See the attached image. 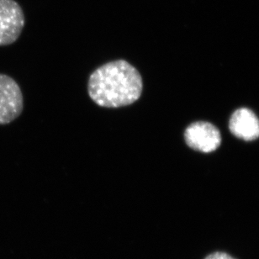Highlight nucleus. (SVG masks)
I'll return each instance as SVG.
<instances>
[{
	"label": "nucleus",
	"mask_w": 259,
	"mask_h": 259,
	"mask_svg": "<svg viewBox=\"0 0 259 259\" xmlns=\"http://www.w3.org/2000/svg\"><path fill=\"white\" fill-rule=\"evenodd\" d=\"M205 259H235L225 252H217L209 255Z\"/></svg>",
	"instance_id": "6"
},
{
	"label": "nucleus",
	"mask_w": 259,
	"mask_h": 259,
	"mask_svg": "<svg viewBox=\"0 0 259 259\" xmlns=\"http://www.w3.org/2000/svg\"><path fill=\"white\" fill-rule=\"evenodd\" d=\"M25 26V15L15 0H0V47L11 45Z\"/></svg>",
	"instance_id": "2"
},
{
	"label": "nucleus",
	"mask_w": 259,
	"mask_h": 259,
	"mask_svg": "<svg viewBox=\"0 0 259 259\" xmlns=\"http://www.w3.org/2000/svg\"><path fill=\"white\" fill-rule=\"evenodd\" d=\"M185 142L192 149L199 152H213L219 147L222 142L221 133L210 123H193L185 132Z\"/></svg>",
	"instance_id": "4"
},
{
	"label": "nucleus",
	"mask_w": 259,
	"mask_h": 259,
	"mask_svg": "<svg viewBox=\"0 0 259 259\" xmlns=\"http://www.w3.org/2000/svg\"><path fill=\"white\" fill-rule=\"evenodd\" d=\"M23 110V95L12 77L0 74V125H7L20 116Z\"/></svg>",
	"instance_id": "3"
},
{
	"label": "nucleus",
	"mask_w": 259,
	"mask_h": 259,
	"mask_svg": "<svg viewBox=\"0 0 259 259\" xmlns=\"http://www.w3.org/2000/svg\"><path fill=\"white\" fill-rule=\"evenodd\" d=\"M142 76L125 60L103 65L90 75L89 95L101 107L120 108L139 100L142 93Z\"/></svg>",
	"instance_id": "1"
},
{
	"label": "nucleus",
	"mask_w": 259,
	"mask_h": 259,
	"mask_svg": "<svg viewBox=\"0 0 259 259\" xmlns=\"http://www.w3.org/2000/svg\"><path fill=\"white\" fill-rule=\"evenodd\" d=\"M230 130L235 137L247 142L259 137V120L252 110L239 109L232 114L229 124Z\"/></svg>",
	"instance_id": "5"
}]
</instances>
